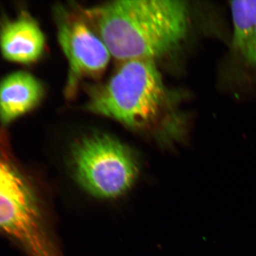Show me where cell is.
<instances>
[{
    "label": "cell",
    "mask_w": 256,
    "mask_h": 256,
    "mask_svg": "<svg viewBox=\"0 0 256 256\" xmlns=\"http://www.w3.org/2000/svg\"><path fill=\"white\" fill-rule=\"evenodd\" d=\"M45 90L41 80L25 70H18L0 80V126L6 128L36 108Z\"/></svg>",
    "instance_id": "obj_7"
},
{
    "label": "cell",
    "mask_w": 256,
    "mask_h": 256,
    "mask_svg": "<svg viewBox=\"0 0 256 256\" xmlns=\"http://www.w3.org/2000/svg\"><path fill=\"white\" fill-rule=\"evenodd\" d=\"M70 168L77 183L101 200H114L130 190L140 174L136 154L119 140L94 134L74 143Z\"/></svg>",
    "instance_id": "obj_4"
},
{
    "label": "cell",
    "mask_w": 256,
    "mask_h": 256,
    "mask_svg": "<svg viewBox=\"0 0 256 256\" xmlns=\"http://www.w3.org/2000/svg\"><path fill=\"white\" fill-rule=\"evenodd\" d=\"M242 56L250 66L256 68V32Z\"/></svg>",
    "instance_id": "obj_9"
},
{
    "label": "cell",
    "mask_w": 256,
    "mask_h": 256,
    "mask_svg": "<svg viewBox=\"0 0 256 256\" xmlns=\"http://www.w3.org/2000/svg\"><path fill=\"white\" fill-rule=\"evenodd\" d=\"M46 38L40 24L26 11L0 20V53L10 63H36L45 52Z\"/></svg>",
    "instance_id": "obj_6"
},
{
    "label": "cell",
    "mask_w": 256,
    "mask_h": 256,
    "mask_svg": "<svg viewBox=\"0 0 256 256\" xmlns=\"http://www.w3.org/2000/svg\"><path fill=\"white\" fill-rule=\"evenodd\" d=\"M58 13V40L68 60L67 94L72 96L80 80L104 73L111 54L82 11L60 10Z\"/></svg>",
    "instance_id": "obj_5"
},
{
    "label": "cell",
    "mask_w": 256,
    "mask_h": 256,
    "mask_svg": "<svg viewBox=\"0 0 256 256\" xmlns=\"http://www.w3.org/2000/svg\"><path fill=\"white\" fill-rule=\"evenodd\" d=\"M168 92L154 62L130 60L94 89L86 108L142 132H153L168 106Z\"/></svg>",
    "instance_id": "obj_3"
},
{
    "label": "cell",
    "mask_w": 256,
    "mask_h": 256,
    "mask_svg": "<svg viewBox=\"0 0 256 256\" xmlns=\"http://www.w3.org/2000/svg\"><path fill=\"white\" fill-rule=\"evenodd\" d=\"M120 62H154L182 42L188 25L186 3L172 0H124L82 11Z\"/></svg>",
    "instance_id": "obj_1"
},
{
    "label": "cell",
    "mask_w": 256,
    "mask_h": 256,
    "mask_svg": "<svg viewBox=\"0 0 256 256\" xmlns=\"http://www.w3.org/2000/svg\"><path fill=\"white\" fill-rule=\"evenodd\" d=\"M233 23V46L242 55L256 32V0L230 2Z\"/></svg>",
    "instance_id": "obj_8"
},
{
    "label": "cell",
    "mask_w": 256,
    "mask_h": 256,
    "mask_svg": "<svg viewBox=\"0 0 256 256\" xmlns=\"http://www.w3.org/2000/svg\"><path fill=\"white\" fill-rule=\"evenodd\" d=\"M0 236L28 256H60L36 185L16 158L6 128L1 126Z\"/></svg>",
    "instance_id": "obj_2"
}]
</instances>
